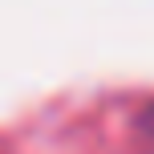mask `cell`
Instances as JSON below:
<instances>
[{"label":"cell","instance_id":"cell-1","mask_svg":"<svg viewBox=\"0 0 154 154\" xmlns=\"http://www.w3.org/2000/svg\"><path fill=\"white\" fill-rule=\"evenodd\" d=\"M134 126H138V138H142V146H146V150L154 154V101H150V106L138 114V122H134Z\"/></svg>","mask_w":154,"mask_h":154}]
</instances>
